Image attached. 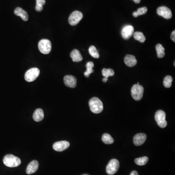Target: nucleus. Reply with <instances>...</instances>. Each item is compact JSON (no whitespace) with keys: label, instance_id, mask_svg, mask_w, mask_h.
Here are the masks:
<instances>
[{"label":"nucleus","instance_id":"f257e3e1","mask_svg":"<svg viewBox=\"0 0 175 175\" xmlns=\"http://www.w3.org/2000/svg\"><path fill=\"white\" fill-rule=\"evenodd\" d=\"M89 105L91 112L93 113L98 114L103 111V103L97 97H95L91 98V99L89 100Z\"/></svg>","mask_w":175,"mask_h":175},{"label":"nucleus","instance_id":"f03ea898","mask_svg":"<svg viewBox=\"0 0 175 175\" xmlns=\"http://www.w3.org/2000/svg\"><path fill=\"white\" fill-rule=\"evenodd\" d=\"M3 162L5 165L9 167H16L21 164L20 158L11 154L5 156L3 159Z\"/></svg>","mask_w":175,"mask_h":175},{"label":"nucleus","instance_id":"7ed1b4c3","mask_svg":"<svg viewBox=\"0 0 175 175\" xmlns=\"http://www.w3.org/2000/svg\"><path fill=\"white\" fill-rule=\"evenodd\" d=\"M144 89V87L140 84H135L131 88V95L134 100L136 101L140 100L143 96Z\"/></svg>","mask_w":175,"mask_h":175},{"label":"nucleus","instance_id":"20e7f679","mask_svg":"<svg viewBox=\"0 0 175 175\" xmlns=\"http://www.w3.org/2000/svg\"><path fill=\"white\" fill-rule=\"evenodd\" d=\"M38 47L41 53L46 55L50 53L51 52L52 49V44L49 40L44 39L39 42Z\"/></svg>","mask_w":175,"mask_h":175},{"label":"nucleus","instance_id":"39448f33","mask_svg":"<svg viewBox=\"0 0 175 175\" xmlns=\"http://www.w3.org/2000/svg\"><path fill=\"white\" fill-rule=\"evenodd\" d=\"M119 162L116 159L111 160L107 165L106 172L109 175H113L118 171L119 168Z\"/></svg>","mask_w":175,"mask_h":175},{"label":"nucleus","instance_id":"423d86ee","mask_svg":"<svg viewBox=\"0 0 175 175\" xmlns=\"http://www.w3.org/2000/svg\"><path fill=\"white\" fill-rule=\"evenodd\" d=\"M40 71L37 68H33L28 70L24 76L25 80L28 82H32L36 79L40 75Z\"/></svg>","mask_w":175,"mask_h":175},{"label":"nucleus","instance_id":"0eeeda50","mask_svg":"<svg viewBox=\"0 0 175 175\" xmlns=\"http://www.w3.org/2000/svg\"><path fill=\"white\" fill-rule=\"evenodd\" d=\"M155 118L157 123L160 128H164L167 127V123L165 119L166 114L165 112L161 110L157 111L156 113Z\"/></svg>","mask_w":175,"mask_h":175},{"label":"nucleus","instance_id":"6e6552de","mask_svg":"<svg viewBox=\"0 0 175 175\" xmlns=\"http://www.w3.org/2000/svg\"><path fill=\"white\" fill-rule=\"evenodd\" d=\"M83 17L82 13L79 11H75L72 13L69 18L70 24L72 26L77 25Z\"/></svg>","mask_w":175,"mask_h":175},{"label":"nucleus","instance_id":"1a4fd4ad","mask_svg":"<svg viewBox=\"0 0 175 175\" xmlns=\"http://www.w3.org/2000/svg\"><path fill=\"white\" fill-rule=\"evenodd\" d=\"M157 13L159 16L163 17L165 19H171L172 16L171 11L167 6L159 7L157 10Z\"/></svg>","mask_w":175,"mask_h":175},{"label":"nucleus","instance_id":"9d476101","mask_svg":"<svg viewBox=\"0 0 175 175\" xmlns=\"http://www.w3.org/2000/svg\"><path fill=\"white\" fill-rule=\"evenodd\" d=\"M134 29L133 26L131 25H127L123 28L121 32L122 37L125 40H128L133 35Z\"/></svg>","mask_w":175,"mask_h":175},{"label":"nucleus","instance_id":"9b49d317","mask_svg":"<svg viewBox=\"0 0 175 175\" xmlns=\"http://www.w3.org/2000/svg\"><path fill=\"white\" fill-rule=\"evenodd\" d=\"M70 143L66 141L56 142L53 144V148L57 151L61 152L66 150L69 147Z\"/></svg>","mask_w":175,"mask_h":175},{"label":"nucleus","instance_id":"f8f14e48","mask_svg":"<svg viewBox=\"0 0 175 175\" xmlns=\"http://www.w3.org/2000/svg\"><path fill=\"white\" fill-rule=\"evenodd\" d=\"M76 77L71 75H67L64 77V82L67 87L71 88H74L76 86Z\"/></svg>","mask_w":175,"mask_h":175},{"label":"nucleus","instance_id":"ddd939ff","mask_svg":"<svg viewBox=\"0 0 175 175\" xmlns=\"http://www.w3.org/2000/svg\"><path fill=\"white\" fill-rule=\"evenodd\" d=\"M147 139V135L144 133H138L134 136L133 138V143L137 146L142 145L145 142Z\"/></svg>","mask_w":175,"mask_h":175},{"label":"nucleus","instance_id":"4468645a","mask_svg":"<svg viewBox=\"0 0 175 175\" xmlns=\"http://www.w3.org/2000/svg\"><path fill=\"white\" fill-rule=\"evenodd\" d=\"M39 165V163L37 160H34L31 161L27 167L26 173L28 175H30L36 172L38 169Z\"/></svg>","mask_w":175,"mask_h":175},{"label":"nucleus","instance_id":"2eb2a0df","mask_svg":"<svg viewBox=\"0 0 175 175\" xmlns=\"http://www.w3.org/2000/svg\"><path fill=\"white\" fill-rule=\"evenodd\" d=\"M124 62L125 65L129 67H134L137 63L135 57L131 55H127L125 56L124 58Z\"/></svg>","mask_w":175,"mask_h":175},{"label":"nucleus","instance_id":"dca6fc26","mask_svg":"<svg viewBox=\"0 0 175 175\" xmlns=\"http://www.w3.org/2000/svg\"><path fill=\"white\" fill-rule=\"evenodd\" d=\"M14 13L18 16L21 18L24 21H27L28 20L29 17L28 13L21 8H17L14 11Z\"/></svg>","mask_w":175,"mask_h":175},{"label":"nucleus","instance_id":"f3484780","mask_svg":"<svg viewBox=\"0 0 175 175\" xmlns=\"http://www.w3.org/2000/svg\"><path fill=\"white\" fill-rule=\"evenodd\" d=\"M44 114L43 110L41 109H37L34 112L33 118L36 122H40L44 119Z\"/></svg>","mask_w":175,"mask_h":175},{"label":"nucleus","instance_id":"a211bd4d","mask_svg":"<svg viewBox=\"0 0 175 175\" xmlns=\"http://www.w3.org/2000/svg\"><path fill=\"white\" fill-rule=\"evenodd\" d=\"M70 57L73 62H80L82 61L83 57L81 55L80 53L76 49L73 50L70 53Z\"/></svg>","mask_w":175,"mask_h":175},{"label":"nucleus","instance_id":"6ab92c4d","mask_svg":"<svg viewBox=\"0 0 175 175\" xmlns=\"http://www.w3.org/2000/svg\"><path fill=\"white\" fill-rule=\"evenodd\" d=\"M156 50L157 56L159 58H161L164 57L165 56V49L163 47L162 45L160 44H158L156 46Z\"/></svg>","mask_w":175,"mask_h":175},{"label":"nucleus","instance_id":"aec40b11","mask_svg":"<svg viewBox=\"0 0 175 175\" xmlns=\"http://www.w3.org/2000/svg\"><path fill=\"white\" fill-rule=\"evenodd\" d=\"M94 67V63L92 61H89L86 64L87 70L84 73V75L86 77H89V75L94 72L93 67Z\"/></svg>","mask_w":175,"mask_h":175},{"label":"nucleus","instance_id":"412c9836","mask_svg":"<svg viewBox=\"0 0 175 175\" xmlns=\"http://www.w3.org/2000/svg\"><path fill=\"white\" fill-rule=\"evenodd\" d=\"M102 140L103 143L107 144H112L114 142L113 138L108 133L103 134L102 137Z\"/></svg>","mask_w":175,"mask_h":175},{"label":"nucleus","instance_id":"4be33fe9","mask_svg":"<svg viewBox=\"0 0 175 175\" xmlns=\"http://www.w3.org/2000/svg\"><path fill=\"white\" fill-rule=\"evenodd\" d=\"M133 37L137 41L143 43L145 41L146 38L144 35V34L141 32H136L133 34Z\"/></svg>","mask_w":175,"mask_h":175},{"label":"nucleus","instance_id":"5701e85b","mask_svg":"<svg viewBox=\"0 0 175 175\" xmlns=\"http://www.w3.org/2000/svg\"><path fill=\"white\" fill-rule=\"evenodd\" d=\"M147 11V7H143V8H139L137 11H135L133 13V16L135 18L138 17L141 15H144L146 14Z\"/></svg>","mask_w":175,"mask_h":175},{"label":"nucleus","instance_id":"b1692460","mask_svg":"<svg viewBox=\"0 0 175 175\" xmlns=\"http://www.w3.org/2000/svg\"><path fill=\"white\" fill-rule=\"evenodd\" d=\"M89 52L91 56L93 58H98L99 57L100 55L99 54L98 51H97V49L96 48L95 46H90L89 49Z\"/></svg>","mask_w":175,"mask_h":175},{"label":"nucleus","instance_id":"393cba45","mask_svg":"<svg viewBox=\"0 0 175 175\" xmlns=\"http://www.w3.org/2000/svg\"><path fill=\"white\" fill-rule=\"evenodd\" d=\"M148 161V158L146 156L143 157L141 158H137L135 160V163L137 165H140V166L147 164Z\"/></svg>","mask_w":175,"mask_h":175},{"label":"nucleus","instance_id":"a878e982","mask_svg":"<svg viewBox=\"0 0 175 175\" xmlns=\"http://www.w3.org/2000/svg\"><path fill=\"white\" fill-rule=\"evenodd\" d=\"M102 75L104 76V78L108 79L109 76H112L114 75V72L112 69H103L102 70Z\"/></svg>","mask_w":175,"mask_h":175},{"label":"nucleus","instance_id":"bb28decb","mask_svg":"<svg viewBox=\"0 0 175 175\" xmlns=\"http://www.w3.org/2000/svg\"><path fill=\"white\" fill-rule=\"evenodd\" d=\"M172 81L173 78L171 76H167L164 80V85L165 88H169L171 87Z\"/></svg>","mask_w":175,"mask_h":175},{"label":"nucleus","instance_id":"cd10ccee","mask_svg":"<svg viewBox=\"0 0 175 175\" xmlns=\"http://www.w3.org/2000/svg\"><path fill=\"white\" fill-rule=\"evenodd\" d=\"M46 3L45 0H36V10L38 12H41L44 8L43 6Z\"/></svg>","mask_w":175,"mask_h":175},{"label":"nucleus","instance_id":"c85d7f7f","mask_svg":"<svg viewBox=\"0 0 175 175\" xmlns=\"http://www.w3.org/2000/svg\"><path fill=\"white\" fill-rule=\"evenodd\" d=\"M171 38L172 40L174 42H175V30L173 31L171 33Z\"/></svg>","mask_w":175,"mask_h":175},{"label":"nucleus","instance_id":"c756f323","mask_svg":"<svg viewBox=\"0 0 175 175\" xmlns=\"http://www.w3.org/2000/svg\"><path fill=\"white\" fill-rule=\"evenodd\" d=\"M130 175H138V173L136 171H133L131 173Z\"/></svg>","mask_w":175,"mask_h":175},{"label":"nucleus","instance_id":"7c9ffc66","mask_svg":"<svg viewBox=\"0 0 175 175\" xmlns=\"http://www.w3.org/2000/svg\"><path fill=\"white\" fill-rule=\"evenodd\" d=\"M133 1L134 2V3H135L136 4H139L140 3L141 0H133Z\"/></svg>","mask_w":175,"mask_h":175},{"label":"nucleus","instance_id":"2f4dec72","mask_svg":"<svg viewBox=\"0 0 175 175\" xmlns=\"http://www.w3.org/2000/svg\"><path fill=\"white\" fill-rule=\"evenodd\" d=\"M108 79H107V78H103V79H102V81H103V82H104V83H106L107 82V81H108Z\"/></svg>","mask_w":175,"mask_h":175},{"label":"nucleus","instance_id":"473e14b6","mask_svg":"<svg viewBox=\"0 0 175 175\" xmlns=\"http://www.w3.org/2000/svg\"><path fill=\"white\" fill-rule=\"evenodd\" d=\"M88 175V174H84V175Z\"/></svg>","mask_w":175,"mask_h":175}]
</instances>
